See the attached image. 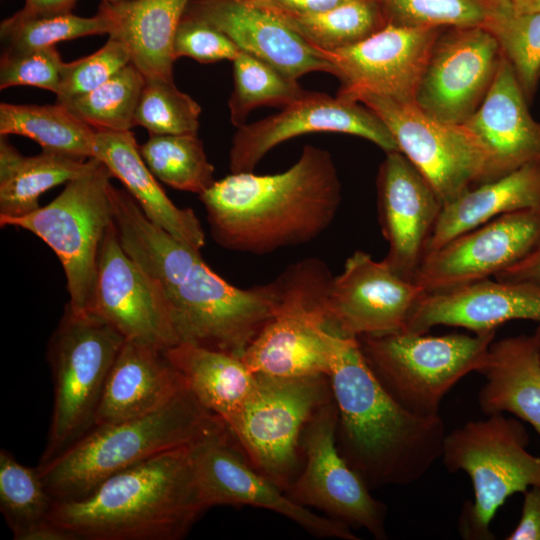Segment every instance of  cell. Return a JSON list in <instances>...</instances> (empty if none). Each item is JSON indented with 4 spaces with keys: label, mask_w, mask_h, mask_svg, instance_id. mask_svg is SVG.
I'll list each match as a JSON object with an SVG mask.
<instances>
[{
    "label": "cell",
    "mask_w": 540,
    "mask_h": 540,
    "mask_svg": "<svg viewBox=\"0 0 540 540\" xmlns=\"http://www.w3.org/2000/svg\"><path fill=\"white\" fill-rule=\"evenodd\" d=\"M90 162L48 151L24 156L0 135V217L34 212L43 193L78 177Z\"/></svg>",
    "instance_id": "31"
},
{
    "label": "cell",
    "mask_w": 540,
    "mask_h": 540,
    "mask_svg": "<svg viewBox=\"0 0 540 540\" xmlns=\"http://www.w3.org/2000/svg\"><path fill=\"white\" fill-rule=\"evenodd\" d=\"M186 15L226 34L237 47L289 78L314 71L334 74L331 63L273 11L244 0H192Z\"/></svg>",
    "instance_id": "23"
},
{
    "label": "cell",
    "mask_w": 540,
    "mask_h": 540,
    "mask_svg": "<svg viewBox=\"0 0 540 540\" xmlns=\"http://www.w3.org/2000/svg\"><path fill=\"white\" fill-rule=\"evenodd\" d=\"M227 427L188 389L156 412L91 428L37 470L54 501L76 500L119 471Z\"/></svg>",
    "instance_id": "5"
},
{
    "label": "cell",
    "mask_w": 540,
    "mask_h": 540,
    "mask_svg": "<svg viewBox=\"0 0 540 540\" xmlns=\"http://www.w3.org/2000/svg\"><path fill=\"white\" fill-rule=\"evenodd\" d=\"M186 390L164 349L125 340L108 374L93 427L151 414Z\"/></svg>",
    "instance_id": "25"
},
{
    "label": "cell",
    "mask_w": 540,
    "mask_h": 540,
    "mask_svg": "<svg viewBox=\"0 0 540 540\" xmlns=\"http://www.w3.org/2000/svg\"><path fill=\"white\" fill-rule=\"evenodd\" d=\"M240 52L222 31L186 14L178 25L173 42L175 59L189 57L200 63L233 61Z\"/></svg>",
    "instance_id": "44"
},
{
    "label": "cell",
    "mask_w": 540,
    "mask_h": 540,
    "mask_svg": "<svg viewBox=\"0 0 540 540\" xmlns=\"http://www.w3.org/2000/svg\"><path fill=\"white\" fill-rule=\"evenodd\" d=\"M524 426L503 413L487 415L446 433L442 462L452 473L464 471L474 498L463 504L458 532L465 540H494L491 522L515 493L540 488V456L526 449Z\"/></svg>",
    "instance_id": "6"
},
{
    "label": "cell",
    "mask_w": 540,
    "mask_h": 540,
    "mask_svg": "<svg viewBox=\"0 0 540 540\" xmlns=\"http://www.w3.org/2000/svg\"><path fill=\"white\" fill-rule=\"evenodd\" d=\"M492 0H381L386 23L409 27L482 26Z\"/></svg>",
    "instance_id": "41"
},
{
    "label": "cell",
    "mask_w": 540,
    "mask_h": 540,
    "mask_svg": "<svg viewBox=\"0 0 540 540\" xmlns=\"http://www.w3.org/2000/svg\"><path fill=\"white\" fill-rule=\"evenodd\" d=\"M328 342L342 456L371 490L423 478L442 456L446 432L440 415L420 417L401 407L370 368L357 338L328 331Z\"/></svg>",
    "instance_id": "3"
},
{
    "label": "cell",
    "mask_w": 540,
    "mask_h": 540,
    "mask_svg": "<svg viewBox=\"0 0 540 540\" xmlns=\"http://www.w3.org/2000/svg\"><path fill=\"white\" fill-rule=\"evenodd\" d=\"M193 446L119 471L85 497L54 501L47 520L78 540L182 538L207 509L196 480Z\"/></svg>",
    "instance_id": "4"
},
{
    "label": "cell",
    "mask_w": 540,
    "mask_h": 540,
    "mask_svg": "<svg viewBox=\"0 0 540 540\" xmlns=\"http://www.w3.org/2000/svg\"><path fill=\"white\" fill-rule=\"evenodd\" d=\"M234 88L228 101L234 126L245 124L249 113L263 105L286 106L306 90L270 64L240 52L233 60Z\"/></svg>",
    "instance_id": "38"
},
{
    "label": "cell",
    "mask_w": 540,
    "mask_h": 540,
    "mask_svg": "<svg viewBox=\"0 0 540 540\" xmlns=\"http://www.w3.org/2000/svg\"><path fill=\"white\" fill-rule=\"evenodd\" d=\"M27 137L42 151L87 160L94 156L96 130L64 105L0 104V135Z\"/></svg>",
    "instance_id": "32"
},
{
    "label": "cell",
    "mask_w": 540,
    "mask_h": 540,
    "mask_svg": "<svg viewBox=\"0 0 540 540\" xmlns=\"http://www.w3.org/2000/svg\"><path fill=\"white\" fill-rule=\"evenodd\" d=\"M145 83L143 74L129 63L93 91L59 104L96 131H131Z\"/></svg>",
    "instance_id": "36"
},
{
    "label": "cell",
    "mask_w": 540,
    "mask_h": 540,
    "mask_svg": "<svg viewBox=\"0 0 540 540\" xmlns=\"http://www.w3.org/2000/svg\"><path fill=\"white\" fill-rule=\"evenodd\" d=\"M256 376L251 396L228 428L249 462L286 492L299 474L305 428L333 400L329 378Z\"/></svg>",
    "instance_id": "11"
},
{
    "label": "cell",
    "mask_w": 540,
    "mask_h": 540,
    "mask_svg": "<svg viewBox=\"0 0 540 540\" xmlns=\"http://www.w3.org/2000/svg\"><path fill=\"white\" fill-rule=\"evenodd\" d=\"M533 336H534V338L536 340V343L538 345L539 352H540V323H539V326L537 327V329L535 330Z\"/></svg>",
    "instance_id": "51"
},
{
    "label": "cell",
    "mask_w": 540,
    "mask_h": 540,
    "mask_svg": "<svg viewBox=\"0 0 540 540\" xmlns=\"http://www.w3.org/2000/svg\"><path fill=\"white\" fill-rule=\"evenodd\" d=\"M357 101L382 120L398 150L428 180L444 205L486 181L485 152L464 124L440 121L415 101L374 95Z\"/></svg>",
    "instance_id": "12"
},
{
    "label": "cell",
    "mask_w": 540,
    "mask_h": 540,
    "mask_svg": "<svg viewBox=\"0 0 540 540\" xmlns=\"http://www.w3.org/2000/svg\"><path fill=\"white\" fill-rule=\"evenodd\" d=\"M348 1L351 0H257L247 2L274 12L303 15L324 12Z\"/></svg>",
    "instance_id": "46"
},
{
    "label": "cell",
    "mask_w": 540,
    "mask_h": 540,
    "mask_svg": "<svg viewBox=\"0 0 540 540\" xmlns=\"http://www.w3.org/2000/svg\"><path fill=\"white\" fill-rule=\"evenodd\" d=\"M112 175L97 158L66 183L50 203L21 217H0L1 227L27 230L58 257L66 277L68 305L88 311L93 297L103 237L114 221Z\"/></svg>",
    "instance_id": "10"
},
{
    "label": "cell",
    "mask_w": 540,
    "mask_h": 540,
    "mask_svg": "<svg viewBox=\"0 0 540 540\" xmlns=\"http://www.w3.org/2000/svg\"><path fill=\"white\" fill-rule=\"evenodd\" d=\"M195 475L205 507L253 506L271 510L323 538L358 540L346 523L299 505L247 459L229 428L193 446Z\"/></svg>",
    "instance_id": "14"
},
{
    "label": "cell",
    "mask_w": 540,
    "mask_h": 540,
    "mask_svg": "<svg viewBox=\"0 0 540 540\" xmlns=\"http://www.w3.org/2000/svg\"><path fill=\"white\" fill-rule=\"evenodd\" d=\"M317 132L354 135L369 140L385 153L399 151L386 125L362 103L305 91L279 113L237 127L229 151L230 171L251 172L275 146Z\"/></svg>",
    "instance_id": "16"
},
{
    "label": "cell",
    "mask_w": 540,
    "mask_h": 540,
    "mask_svg": "<svg viewBox=\"0 0 540 540\" xmlns=\"http://www.w3.org/2000/svg\"><path fill=\"white\" fill-rule=\"evenodd\" d=\"M512 320L540 323V283L487 278L426 293L403 331L424 334L445 325L483 334Z\"/></svg>",
    "instance_id": "22"
},
{
    "label": "cell",
    "mask_w": 540,
    "mask_h": 540,
    "mask_svg": "<svg viewBox=\"0 0 540 540\" xmlns=\"http://www.w3.org/2000/svg\"><path fill=\"white\" fill-rule=\"evenodd\" d=\"M496 331L440 336L405 331L358 337L370 368L392 398L420 417L439 416L445 395L480 372Z\"/></svg>",
    "instance_id": "7"
},
{
    "label": "cell",
    "mask_w": 540,
    "mask_h": 540,
    "mask_svg": "<svg viewBox=\"0 0 540 540\" xmlns=\"http://www.w3.org/2000/svg\"><path fill=\"white\" fill-rule=\"evenodd\" d=\"M332 277L324 261L307 258L290 265L276 279L275 315L241 356L255 375L328 377L325 301Z\"/></svg>",
    "instance_id": "9"
},
{
    "label": "cell",
    "mask_w": 540,
    "mask_h": 540,
    "mask_svg": "<svg viewBox=\"0 0 540 540\" xmlns=\"http://www.w3.org/2000/svg\"><path fill=\"white\" fill-rule=\"evenodd\" d=\"M500 280H525L540 283V244L524 259L498 274Z\"/></svg>",
    "instance_id": "47"
},
{
    "label": "cell",
    "mask_w": 540,
    "mask_h": 540,
    "mask_svg": "<svg viewBox=\"0 0 540 540\" xmlns=\"http://www.w3.org/2000/svg\"><path fill=\"white\" fill-rule=\"evenodd\" d=\"M129 63L131 57L126 45L109 37L94 53L65 62L56 102L65 103L93 91Z\"/></svg>",
    "instance_id": "42"
},
{
    "label": "cell",
    "mask_w": 540,
    "mask_h": 540,
    "mask_svg": "<svg viewBox=\"0 0 540 540\" xmlns=\"http://www.w3.org/2000/svg\"><path fill=\"white\" fill-rule=\"evenodd\" d=\"M527 209H540V162L481 183L445 204L426 254L491 219Z\"/></svg>",
    "instance_id": "29"
},
{
    "label": "cell",
    "mask_w": 540,
    "mask_h": 540,
    "mask_svg": "<svg viewBox=\"0 0 540 540\" xmlns=\"http://www.w3.org/2000/svg\"><path fill=\"white\" fill-rule=\"evenodd\" d=\"M65 62L55 46L2 51L0 89L32 86L58 93Z\"/></svg>",
    "instance_id": "43"
},
{
    "label": "cell",
    "mask_w": 540,
    "mask_h": 540,
    "mask_svg": "<svg viewBox=\"0 0 540 540\" xmlns=\"http://www.w3.org/2000/svg\"><path fill=\"white\" fill-rule=\"evenodd\" d=\"M111 200L121 244L161 289L179 343L241 357L275 315L276 280L234 286L206 264L200 250L150 221L125 189L112 185Z\"/></svg>",
    "instance_id": "1"
},
{
    "label": "cell",
    "mask_w": 540,
    "mask_h": 540,
    "mask_svg": "<svg viewBox=\"0 0 540 540\" xmlns=\"http://www.w3.org/2000/svg\"><path fill=\"white\" fill-rule=\"evenodd\" d=\"M221 247L263 255L308 243L333 222L341 182L331 154L305 145L287 170L231 173L199 195Z\"/></svg>",
    "instance_id": "2"
},
{
    "label": "cell",
    "mask_w": 540,
    "mask_h": 540,
    "mask_svg": "<svg viewBox=\"0 0 540 540\" xmlns=\"http://www.w3.org/2000/svg\"><path fill=\"white\" fill-rule=\"evenodd\" d=\"M110 21L100 11L93 17L69 13L29 15L21 10L2 20L0 38L5 51H21L48 46L66 40L109 34Z\"/></svg>",
    "instance_id": "39"
},
{
    "label": "cell",
    "mask_w": 540,
    "mask_h": 540,
    "mask_svg": "<svg viewBox=\"0 0 540 540\" xmlns=\"http://www.w3.org/2000/svg\"><path fill=\"white\" fill-rule=\"evenodd\" d=\"M540 244V209L498 216L427 253L414 277L426 293L495 278Z\"/></svg>",
    "instance_id": "18"
},
{
    "label": "cell",
    "mask_w": 540,
    "mask_h": 540,
    "mask_svg": "<svg viewBox=\"0 0 540 540\" xmlns=\"http://www.w3.org/2000/svg\"><path fill=\"white\" fill-rule=\"evenodd\" d=\"M124 342V337L100 317L65 305L47 351L54 404L39 464L93 428L108 374Z\"/></svg>",
    "instance_id": "8"
},
{
    "label": "cell",
    "mask_w": 540,
    "mask_h": 540,
    "mask_svg": "<svg viewBox=\"0 0 540 540\" xmlns=\"http://www.w3.org/2000/svg\"><path fill=\"white\" fill-rule=\"evenodd\" d=\"M200 105L174 82L146 80L136 112L135 126L150 135L197 134Z\"/></svg>",
    "instance_id": "40"
},
{
    "label": "cell",
    "mask_w": 540,
    "mask_h": 540,
    "mask_svg": "<svg viewBox=\"0 0 540 540\" xmlns=\"http://www.w3.org/2000/svg\"><path fill=\"white\" fill-rule=\"evenodd\" d=\"M22 540H78L64 528L46 520L30 530Z\"/></svg>",
    "instance_id": "49"
},
{
    "label": "cell",
    "mask_w": 540,
    "mask_h": 540,
    "mask_svg": "<svg viewBox=\"0 0 540 540\" xmlns=\"http://www.w3.org/2000/svg\"><path fill=\"white\" fill-rule=\"evenodd\" d=\"M93 158L123 184L150 221L197 250L205 246V233L195 212L169 199L144 162L132 131H96Z\"/></svg>",
    "instance_id": "26"
},
{
    "label": "cell",
    "mask_w": 540,
    "mask_h": 540,
    "mask_svg": "<svg viewBox=\"0 0 540 540\" xmlns=\"http://www.w3.org/2000/svg\"><path fill=\"white\" fill-rule=\"evenodd\" d=\"M198 402L228 426L240 413L257 382L241 357L180 342L164 349Z\"/></svg>",
    "instance_id": "30"
},
{
    "label": "cell",
    "mask_w": 540,
    "mask_h": 540,
    "mask_svg": "<svg viewBox=\"0 0 540 540\" xmlns=\"http://www.w3.org/2000/svg\"><path fill=\"white\" fill-rule=\"evenodd\" d=\"M502 57L497 41L482 26L441 32L415 103L440 121L463 124L485 98Z\"/></svg>",
    "instance_id": "19"
},
{
    "label": "cell",
    "mask_w": 540,
    "mask_h": 540,
    "mask_svg": "<svg viewBox=\"0 0 540 540\" xmlns=\"http://www.w3.org/2000/svg\"><path fill=\"white\" fill-rule=\"evenodd\" d=\"M528 102L513 68L502 57L485 98L463 123L485 152V182L540 162V122L530 114Z\"/></svg>",
    "instance_id": "24"
},
{
    "label": "cell",
    "mask_w": 540,
    "mask_h": 540,
    "mask_svg": "<svg viewBox=\"0 0 540 540\" xmlns=\"http://www.w3.org/2000/svg\"><path fill=\"white\" fill-rule=\"evenodd\" d=\"M23 13L29 15H53L72 12L79 0H24Z\"/></svg>",
    "instance_id": "48"
},
{
    "label": "cell",
    "mask_w": 540,
    "mask_h": 540,
    "mask_svg": "<svg viewBox=\"0 0 540 540\" xmlns=\"http://www.w3.org/2000/svg\"><path fill=\"white\" fill-rule=\"evenodd\" d=\"M480 373L478 394L487 416L508 412L528 422L540 436V352L533 335L493 341Z\"/></svg>",
    "instance_id": "28"
},
{
    "label": "cell",
    "mask_w": 540,
    "mask_h": 540,
    "mask_svg": "<svg viewBox=\"0 0 540 540\" xmlns=\"http://www.w3.org/2000/svg\"><path fill=\"white\" fill-rule=\"evenodd\" d=\"M245 1H257V0H245Z\"/></svg>",
    "instance_id": "53"
},
{
    "label": "cell",
    "mask_w": 540,
    "mask_h": 540,
    "mask_svg": "<svg viewBox=\"0 0 540 540\" xmlns=\"http://www.w3.org/2000/svg\"><path fill=\"white\" fill-rule=\"evenodd\" d=\"M126 1H130V0H101V2H106V3H110V4L126 2Z\"/></svg>",
    "instance_id": "52"
},
{
    "label": "cell",
    "mask_w": 540,
    "mask_h": 540,
    "mask_svg": "<svg viewBox=\"0 0 540 540\" xmlns=\"http://www.w3.org/2000/svg\"><path fill=\"white\" fill-rule=\"evenodd\" d=\"M338 410L334 399L322 406L302 436L303 466L287 489L304 507H314L375 539L387 538L386 506L375 499L362 477L348 464L337 444Z\"/></svg>",
    "instance_id": "13"
},
{
    "label": "cell",
    "mask_w": 540,
    "mask_h": 540,
    "mask_svg": "<svg viewBox=\"0 0 540 540\" xmlns=\"http://www.w3.org/2000/svg\"><path fill=\"white\" fill-rule=\"evenodd\" d=\"M482 27L497 41L530 102L540 79V12H521L511 0H492Z\"/></svg>",
    "instance_id": "34"
},
{
    "label": "cell",
    "mask_w": 540,
    "mask_h": 540,
    "mask_svg": "<svg viewBox=\"0 0 540 540\" xmlns=\"http://www.w3.org/2000/svg\"><path fill=\"white\" fill-rule=\"evenodd\" d=\"M443 28L386 23L363 40L333 51H320L341 87L337 95L357 101L374 95L415 101V95Z\"/></svg>",
    "instance_id": "15"
},
{
    "label": "cell",
    "mask_w": 540,
    "mask_h": 540,
    "mask_svg": "<svg viewBox=\"0 0 540 540\" xmlns=\"http://www.w3.org/2000/svg\"><path fill=\"white\" fill-rule=\"evenodd\" d=\"M274 13L319 51H333L355 44L386 24L377 0H351L315 14Z\"/></svg>",
    "instance_id": "33"
},
{
    "label": "cell",
    "mask_w": 540,
    "mask_h": 540,
    "mask_svg": "<svg viewBox=\"0 0 540 540\" xmlns=\"http://www.w3.org/2000/svg\"><path fill=\"white\" fill-rule=\"evenodd\" d=\"M425 294L423 288L401 277L383 260L355 251L346 259L343 271L330 281L326 328L355 338L403 331Z\"/></svg>",
    "instance_id": "17"
},
{
    "label": "cell",
    "mask_w": 540,
    "mask_h": 540,
    "mask_svg": "<svg viewBox=\"0 0 540 540\" xmlns=\"http://www.w3.org/2000/svg\"><path fill=\"white\" fill-rule=\"evenodd\" d=\"M192 0L101 2L98 11L110 21L109 37L124 43L131 63L146 80L173 81V42Z\"/></svg>",
    "instance_id": "27"
},
{
    "label": "cell",
    "mask_w": 540,
    "mask_h": 540,
    "mask_svg": "<svg viewBox=\"0 0 540 540\" xmlns=\"http://www.w3.org/2000/svg\"><path fill=\"white\" fill-rule=\"evenodd\" d=\"M377 1L381 2V0H377Z\"/></svg>",
    "instance_id": "54"
},
{
    "label": "cell",
    "mask_w": 540,
    "mask_h": 540,
    "mask_svg": "<svg viewBox=\"0 0 540 540\" xmlns=\"http://www.w3.org/2000/svg\"><path fill=\"white\" fill-rule=\"evenodd\" d=\"M139 151L157 180L176 190L199 196L216 181L197 134L150 135Z\"/></svg>",
    "instance_id": "35"
},
{
    "label": "cell",
    "mask_w": 540,
    "mask_h": 540,
    "mask_svg": "<svg viewBox=\"0 0 540 540\" xmlns=\"http://www.w3.org/2000/svg\"><path fill=\"white\" fill-rule=\"evenodd\" d=\"M516 10L521 12H540V0H511Z\"/></svg>",
    "instance_id": "50"
},
{
    "label": "cell",
    "mask_w": 540,
    "mask_h": 540,
    "mask_svg": "<svg viewBox=\"0 0 540 540\" xmlns=\"http://www.w3.org/2000/svg\"><path fill=\"white\" fill-rule=\"evenodd\" d=\"M54 500L37 468L19 463L6 449L0 450V510L15 540L47 520Z\"/></svg>",
    "instance_id": "37"
},
{
    "label": "cell",
    "mask_w": 540,
    "mask_h": 540,
    "mask_svg": "<svg viewBox=\"0 0 540 540\" xmlns=\"http://www.w3.org/2000/svg\"><path fill=\"white\" fill-rule=\"evenodd\" d=\"M377 192L379 222L388 244L383 261L401 277L414 281L444 204L400 151L386 153L379 167Z\"/></svg>",
    "instance_id": "21"
},
{
    "label": "cell",
    "mask_w": 540,
    "mask_h": 540,
    "mask_svg": "<svg viewBox=\"0 0 540 540\" xmlns=\"http://www.w3.org/2000/svg\"><path fill=\"white\" fill-rule=\"evenodd\" d=\"M88 311L125 340L161 349L179 343L161 289L124 250L114 221L101 243Z\"/></svg>",
    "instance_id": "20"
},
{
    "label": "cell",
    "mask_w": 540,
    "mask_h": 540,
    "mask_svg": "<svg viewBox=\"0 0 540 540\" xmlns=\"http://www.w3.org/2000/svg\"><path fill=\"white\" fill-rule=\"evenodd\" d=\"M523 494L521 517L506 540H540V488L530 487Z\"/></svg>",
    "instance_id": "45"
}]
</instances>
